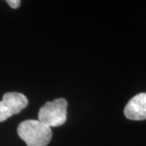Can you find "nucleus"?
I'll list each match as a JSON object with an SVG mask.
<instances>
[{"instance_id":"f257e3e1","label":"nucleus","mask_w":146,"mask_h":146,"mask_svg":"<svg viewBox=\"0 0 146 146\" xmlns=\"http://www.w3.org/2000/svg\"><path fill=\"white\" fill-rule=\"evenodd\" d=\"M17 133L27 146H46L52 137L50 127L34 119L21 122L17 127Z\"/></svg>"},{"instance_id":"f03ea898","label":"nucleus","mask_w":146,"mask_h":146,"mask_svg":"<svg viewBox=\"0 0 146 146\" xmlns=\"http://www.w3.org/2000/svg\"><path fill=\"white\" fill-rule=\"evenodd\" d=\"M68 102L64 98H57L43 105L38 112V120L48 127L63 125L67 120Z\"/></svg>"},{"instance_id":"7ed1b4c3","label":"nucleus","mask_w":146,"mask_h":146,"mask_svg":"<svg viewBox=\"0 0 146 146\" xmlns=\"http://www.w3.org/2000/svg\"><path fill=\"white\" fill-rule=\"evenodd\" d=\"M29 103L24 94L21 93H7L0 101V122H3L11 116L20 113Z\"/></svg>"},{"instance_id":"20e7f679","label":"nucleus","mask_w":146,"mask_h":146,"mask_svg":"<svg viewBox=\"0 0 146 146\" xmlns=\"http://www.w3.org/2000/svg\"><path fill=\"white\" fill-rule=\"evenodd\" d=\"M124 115L128 119L135 121L146 119V93L136 94L127 102Z\"/></svg>"},{"instance_id":"39448f33","label":"nucleus","mask_w":146,"mask_h":146,"mask_svg":"<svg viewBox=\"0 0 146 146\" xmlns=\"http://www.w3.org/2000/svg\"><path fill=\"white\" fill-rule=\"evenodd\" d=\"M7 3H8V5L10 6L11 7H12L14 9L18 8L21 5V1L20 0H7Z\"/></svg>"}]
</instances>
